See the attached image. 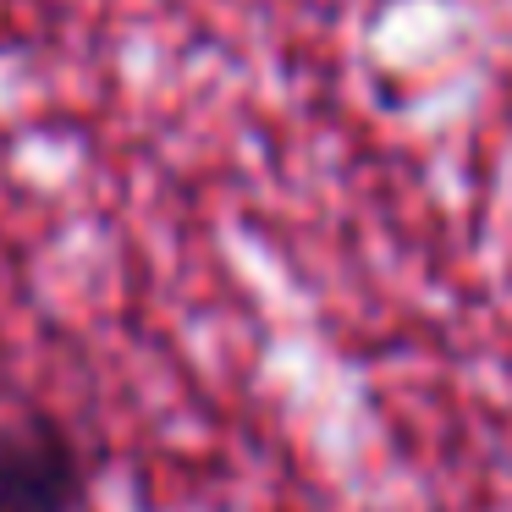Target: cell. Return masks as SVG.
<instances>
[{
    "label": "cell",
    "mask_w": 512,
    "mask_h": 512,
    "mask_svg": "<svg viewBox=\"0 0 512 512\" xmlns=\"http://www.w3.org/2000/svg\"><path fill=\"white\" fill-rule=\"evenodd\" d=\"M94 457L61 413H0V512H83Z\"/></svg>",
    "instance_id": "6da1fadb"
}]
</instances>
